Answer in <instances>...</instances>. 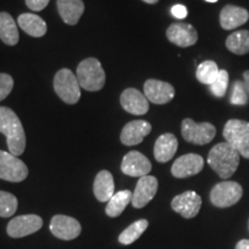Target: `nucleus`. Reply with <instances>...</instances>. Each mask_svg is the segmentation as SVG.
<instances>
[{"instance_id": "nucleus-1", "label": "nucleus", "mask_w": 249, "mask_h": 249, "mask_svg": "<svg viewBox=\"0 0 249 249\" xmlns=\"http://www.w3.org/2000/svg\"><path fill=\"white\" fill-rule=\"evenodd\" d=\"M0 133L7 140L8 150L12 155L20 156L26 150V133L17 113L7 107H0Z\"/></svg>"}, {"instance_id": "nucleus-2", "label": "nucleus", "mask_w": 249, "mask_h": 249, "mask_svg": "<svg viewBox=\"0 0 249 249\" xmlns=\"http://www.w3.org/2000/svg\"><path fill=\"white\" fill-rule=\"evenodd\" d=\"M208 164L220 178L230 179L238 170L240 154L226 141L217 143L209 151Z\"/></svg>"}, {"instance_id": "nucleus-3", "label": "nucleus", "mask_w": 249, "mask_h": 249, "mask_svg": "<svg viewBox=\"0 0 249 249\" xmlns=\"http://www.w3.org/2000/svg\"><path fill=\"white\" fill-rule=\"evenodd\" d=\"M76 77L81 88L87 91H99L107 80L101 61L96 58H87L81 61L76 70Z\"/></svg>"}, {"instance_id": "nucleus-4", "label": "nucleus", "mask_w": 249, "mask_h": 249, "mask_svg": "<svg viewBox=\"0 0 249 249\" xmlns=\"http://www.w3.org/2000/svg\"><path fill=\"white\" fill-rule=\"evenodd\" d=\"M223 136L242 157L249 160V123L230 119L223 129Z\"/></svg>"}, {"instance_id": "nucleus-5", "label": "nucleus", "mask_w": 249, "mask_h": 249, "mask_svg": "<svg viewBox=\"0 0 249 249\" xmlns=\"http://www.w3.org/2000/svg\"><path fill=\"white\" fill-rule=\"evenodd\" d=\"M54 91L66 104H76L80 101L81 89L76 75L68 68H61L54 75Z\"/></svg>"}, {"instance_id": "nucleus-6", "label": "nucleus", "mask_w": 249, "mask_h": 249, "mask_svg": "<svg viewBox=\"0 0 249 249\" xmlns=\"http://www.w3.org/2000/svg\"><path fill=\"white\" fill-rule=\"evenodd\" d=\"M216 132V127L210 123L197 124L191 118H186L181 123V135L183 140L193 144H208L214 139Z\"/></svg>"}, {"instance_id": "nucleus-7", "label": "nucleus", "mask_w": 249, "mask_h": 249, "mask_svg": "<svg viewBox=\"0 0 249 249\" xmlns=\"http://www.w3.org/2000/svg\"><path fill=\"white\" fill-rule=\"evenodd\" d=\"M244 189L235 181L217 183L210 192V201L217 208H230L241 200Z\"/></svg>"}, {"instance_id": "nucleus-8", "label": "nucleus", "mask_w": 249, "mask_h": 249, "mask_svg": "<svg viewBox=\"0 0 249 249\" xmlns=\"http://www.w3.org/2000/svg\"><path fill=\"white\" fill-rule=\"evenodd\" d=\"M29 170L24 161L11 152L0 150V179L9 182H21L27 179Z\"/></svg>"}, {"instance_id": "nucleus-9", "label": "nucleus", "mask_w": 249, "mask_h": 249, "mask_svg": "<svg viewBox=\"0 0 249 249\" xmlns=\"http://www.w3.org/2000/svg\"><path fill=\"white\" fill-rule=\"evenodd\" d=\"M50 231L55 238L70 241L76 239L81 234L82 227L75 218L65 214H55L50 223Z\"/></svg>"}, {"instance_id": "nucleus-10", "label": "nucleus", "mask_w": 249, "mask_h": 249, "mask_svg": "<svg viewBox=\"0 0 249 249\" xmlns=\"http://www.w3.org/2000/svg\"><path fill=\"white\" fill-rule=\"evenodd\" d=\"M43 226V219L37 214H22L13 218L7 225V234L18 239L38 232Z\"/></svg>"}, {"instance_id": "nucleus-11", "label": "nucleus", "mask_w": 249, "mask_h": 249, "mask_svg": "<svg viewBox=\"0 0 249 249\" xmlns=\"http://www.w3.org/2000/svg\"><path fill=\"white\" fill-rule=\"evenodd\" d=\"M171 207L180 216L186 218V219H191V218L197 216V213H200L202 198L194 191H187L182 194L174 196L172 202H171Z\"/></svg>"}, {"instance_id": "nucleus-12", "label": "nucleus", "mask_w": 249, "mask_h": 249, "mask_svg": "<svg viewBox=\"0 0 249 249\" xmlns=\"http://www.w3.org/2000/svg\"><path fill=\"white\" fill-rule=\"evenodd\" d=\"M204 160L202 156L197 154H187L180 156L178 160H174L171 167V173L174 178L185 179L196 176L203 170Z\"/></svg>"}, {"instance_id": "nucleus-13", "label": "nucleus", "mask_w": 249, "mask_h": 249, "mask_svg": "<svg viewBox=\"0 0 249 249\" xmlns=\"http://www.w3.org/2000/svg\"><path fill=\"white\" fill-rule=\"evenodd\" d=\"M143 89H144V96L148 101L157 105L166 104L172 101L176 95L174 87L171 83L160 80H147L143 86Z\"/></svg>"}, {"instance_id": "nucleus-14", "label": "nucleus", "mask_w": 249, "mask_h": 249, "mask_svg": "<svg viewBox=\"0 0 249 249\" xmlns=\"http://www.w3.org/2000/svg\"><path fill=\"white\" fill-rule=\"evenodd\" d=\"M166 37L171 43L180 48H188L195 45L198 39L197 30L192 24L177 22L167 28Z\"/></svg>"}, {"instance_id": "nucleus-15", "label": "nucleus", "mask_w": 249, "mask_h": 249, "mask_svg": "<svg viewBox=\"0 0 249 249\" xmlns=\"http://www.w3.org/2000/svg\"><path fill=\"white\" fill-rule=\"evenodd\" d=\"M121 171L129 177H144L149 176L151 171L150 160L140 151H129L124 156L121 161Z\"/></svg>"}, {"instance_id": "nucleus-16", "label": "nucleus", "mask_w": 249, "mask_h": 249, "mask_svg": "<svg viewBox=\"0 0 249 249\" xmlns=\"http://www.w3.org/2000/svg\"><path fill=\"white\" fill-rule=\"evenodd\" d=\"M158 191V180L156 177L144 176L139 179L133 193L132 205L135 209H142L155 197Z\"/></svg>"}, {"instance_id": "nucleus-17", "label": "nucleus", "mask_w": 249, "mask_h": 249, "mask_svg": "<svg viewBox=\"0 0 249 249\" xmlns=\"http://www.w3.org/2000/svg\"><path fill=\"white\" fill-rule=\"evenodd\" d=\"M120 104L126 112L134 116H143L149 111V101L140 90L124 89L120 96Z\"/></svg>"}, {"instance_id": "nucleus-18", "label": "nucleus", "mask_w": 249, "mask_h": 249, "mask_svg": "<svg viewBox=\"0 0 249 249\" xmlns=\"http://www.w3.org/2000/svg\"><path fill=\"white\" fill-rule=\"evenodd\" d=\"M151 132V124L145 120H133L124 126L120 134V141L123 144L138 145L145 136Z\"/></svg>"}, {"instance_id": "nucleus-19", "label": "nucleus", "mask_w": 249, "mask_h": 249, "mask_svg": "<svg viewBox=\"0 0 249 249\" xmlns=\"http://www.w3.org/2000/svg\"><path fill=\"white\" fill-rule=\"evenodd\" d=\"M249 20V12L235 5L224 6L219 14V23L224 30H233L244 26Z\"/></svg>"}, {"instance_id": "nucleus-20", "label": "nucleus", "mask_w": 249, "mask_h": 249, "mask_svg": "<svg viewBox=\"0 0 249 249\" xmlns=\"http://www.w3.org/2000/svg\"><path fill=\"white\" fill-rule=\"evenodd\" d=\"M178 150V139L172 133H165L156 140L154 155L158 163H167Z\"/></svg>"}, {"instance_id": "nucleus-21", "label": "nucleus", "mask_w": 249, "mask_h": 249, "mask_svg": "<svg viewBox=\"0 0 249 249\" xmlns=\"http://www.w3.org/2000/svg\"><path fill=\"white\" fill-rule=\"evenodd\" d=\"M57 7L62 21L70 26H75L85 12L83 0H57Z\"/></svg>"}, {"instance_id": "nucleus-22", "label": "nucleus", "mask_w": 249, "mask_h": 249, "mask_svg": "<svg viewBox=\"0 0 249 249\" xmlns=\"http://www.w3.org/2000/svg\"><path fill=\"white\" fill-rule=\"evenodd\" d=\"M93 194L99 202H108L114 195V180L111 172L103 170L93 181Z\"/></svg>"}, {"instance_id": "nucleus-23", "label": "nucleus", "mask_w": 249, "mask_h": 249, "mask_svg": "<svg viewBox=\"0 0 249 249\" xmlns=\"http://www.w3.org/2000/svg\"><path fill=\"white\" fill-rule=\"evenodd\" d=\"M18 24L24 33L33 37H43L48 31L45 21L33 13L21 14L18 18Z\"/></svg>"}, {"instance_id": "nucleus-24", "label": "nucleus", "mask_w": 249, "mask_h": 249, "mask_svg": "<svg viewBox=\"0 0 249 249\" xmlns=\"http://www.w3.org/2000/svg\"><path fill=\"white\" fill-rule=\"evenodd\" d=\"M0 39L9 46L17 45L20 39L18 24L7 12H0Z\"/></svg>"}, {"instance_id": "nucleus-25", "label": "nucleus", "mask_w": 249, "mask_h": 249, "mask_svg": "<svg viewBox=\"0 0 249 249\" xmlns=\"http://www.w3.org/2000/svg\"><path fill=\"white\" fill-rule=\"evenodd\" d=\"M133 193L126 189V191H120L118 193H114L112 196L111 200L107 202V208H105V213L108 217L116 218L119 217L124 210L126 209L127 205L132 203Z\"/></svg>"}, {"instance_id": "nucleus-26", "label": "nucleus", "mask_w": 249, "mask_h": 249, "mask_svg": "<svg viewBox=\"0 0 249 249\" xmlns=\"http://www.w3.org/2000/svg\"><path fill=\"white\" fill-rule=\"evenodd\" d=\"M225 45L226 49L234 54L245 55L249 53V30H239L230 34Z\"/></svg>"}, {"instance_id": "nucleus-27", "label": "nucleus", "mask_w": 249, "mask_h": 249, "mask_svg": "<svg viewBox=\"0 0 249 249\" xmlns=\"http://www.w3.org/2000/svg\"><path fill=\"white\" fill-rule=\"evenodd\" d=\"M149 222L147 219H140L134 222L133 224L127 227L126 230H124L123 232L120 233L118 240L121 245H130L133 242H135L138 239H140L143 233H144L145 230L148 229Z\"/></svg>"}, {"instance_id": "nucleus-28", "label": "nucleus", "mask_w": 249, "mask_h": 249, "mask_svg": "<svg viewBox=\"0 0 249 249\" xmlns=\"http://www.w3.org/2000/svg\"><path fill=\"white\" fill-rule=\"evenodd\" d=\"M219 73V68L218 65L213 60H205L201 62L196 70V79L198 82L203 83V85L210 86L213 85V81L216 80Z\"/></svg>"}, {"instance_id": "nucleus-29", "label": "nucleus", "mask_w": 249, "mask_h": 249, "mask_svg": "<svg viewBox=\"0 0 249 249\" xmlns=\"http://www.w3.org/2000/svg\"><path fill=\"white\" fill-rule=\"evenodd\" d=\"M18 210V198L8 192L0 191V217H12Z\"/></svg>"}, {"instance_id": "nucleus-30", "label": "nucleus", "mask_w": 249, "mask_h": 249, "mask_svg": "<svg viewBox=\"0 0 249 249\" xmlns=\"http://www.w3.org/2000/svg\"><path fill=\"white\" fill-rule=\"evenodd\" d=\"M230 103L236 107H245L249 103V95L245 88L244 81L236 80L232 86V95Z\"/></svg>"}, {"instance_id": "nucleus-31", "label": "nucleus", "mask_w": 249, "mask_h": 249, "mask_svg": "<svg viewBox=\"0 0 249 249\" xmlns=\"http://www.w3.org/2000/svg\"><path fill=\"white\" fill-rule=\"evenodd\" d=\"M229 73L226 70H219L218 76L213 81V85H210V91L214 97L223 98L226 95L227 88H229Z\"/></svg>"}, {"instance_id": "nucleus-32", "label": "nucleus", "mask_w": 249, "mask_h": 249, "mask_svg": "<svg viewBox=\"0 0 249 249\" xmlns=\"http://www.w3.org/2000/svg\"><path fill=\"white\" fill-rule=\"evenodd\" d=\"M14 87V80L7 73H0V102L4 101Z\"/></svg>"}, {"instance_id": "nucleus-33", "label": "nucleus", "mask_w": 249, "mask_h": 249, "mask_svg": "<svg viewBox=\"0 0 249 249\" xmlns=\"http://www.w3.org/2000/svg\"><path fill=\"white\" fill-rule=\"evenodd\" d=\"M49 2L50 0H26L28 8H30L34 12L43 11L49 5Z\"/></svg>"}, {"instance_id": "nucleus-34", "label": "nucleus", "mask_w": 249, "mask_h": 249, "mask_svg": "<svg viewBox=\"0 0 249 249\" xmlns=\"http://www.w3.org/2000/svg\"><path fill=\"white\" fill-rule=\"evenodd\" d=\"M171 13L176 18H178V20H183V18H187V14H188V11H187L186 6L183 5H174L172 9H171Z\"/></svg>"}, {"instance_id": "nucleus-35", "label": "nucleus", "mask_w": 249, "mask_h": 249, "mask_svg": "<svg viewBox=\"0 0 249 249\" xmlns=\"http://www.w3.org/2000/svg\"><path fill=\"white\" fill-rule=\"evenodd\" d=\"M235 249H249V239H244L236 244Z\"/></svg>"}, {"instance_id": "nucleus-36", "label": "nucleus", "mask_w": 249, "mask_h": 249, "mask_svg": "<svg viewBox=\"0 0 249 249\" xmlns=\"http://www.w3.org/2000/svg\"><path fill=\"white\" fill-rule=\"evenodd\" d=\"M242 77H244V85H245V88L247 90L248 95H249V70L248 71H245L244 74H242Z\"/></svg>"}, {"instance_id": "nucleus-37", "label": "nucleus", "mask_w": 249, "mask_h": 249, "mask_svg": "<svg viewBox=\"0 0 249 249\" xmlns=\"http://www.w3.org/2000/svg\"><path fill=\"white\" fill-rule=\"evenodd\" d=\"M142 1L147 2V4H149V5H154V4H157L160 0H142Z\"/></svg>"}, {"instance_id": "nucleus-38", "label": "nucleus", "mask_w": 249, "mask_h": 249, "mask_svg": "<svg viewBox=\"0 0 249 249\" xmlns=\"http://www.w3.org/2000/svg\"><path fill=\"white\" fill-rule=\"evenodd\" d=\"M205 1H208V2H217L218 0H205Z\"/></svg>"}, {"instance_id": "nucleus-39", "label": "nucleus", "mask_w": 249, "mask_h": 249, "mask_svg": "<svg viewBox=\"0 0 249 249\" xmlns=\"http://www.w3.org/2000/svg\"><path fill=\"white\" fill-rule=\"evenodd\" d=\"M248 230H249V220H248Z\"/></svg>"}]
</instances>
